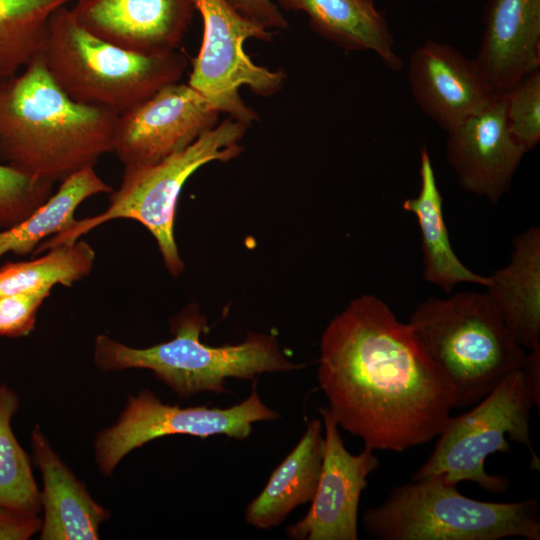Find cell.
<instances>
[{"label": "cell", "mask_w": 540, "mask_h": 540, "mask_svg": "<svg viewBox=\"0 0 540 540\" xmlns=\"http://www.w3.org/2000/svg\"><path fill=\"white\" fill-rule=\"evenodd\" d=\"M71 1L0 0V82L41 53L51 16Z\"/></svg>", "instance_id": "obj_23"}, {"label": "cell", "mask_w": 540, "mask_h": 540, "mask_svg": "<svg viewBox=\"0 0 540 540\" xmlns=\"http://www.w3.org/2000/svg\"><path fill=\"white\" fill-rule=\"evenodd\" d=\"M447 134L446 159L459 186L496 205L525 155L508 129L502 95Z\"/></svg>", "instance_id": "obj_13"}, {"label": "cell", "mask_w": 540, "mask_h": 540, "mask_svg": "<svg viewBox=\"0 0 540 540\" xmlns=\"http://www.w3.org/2000/svg\"><path fill=\"white\" fill-rule=\"evenodd\" d=\"M420 190L407 198L402 208L412 213L421 233L422 274L424 280L451 294L459 283L484 286L487 276L467 268L452 249L443 214V198L426 145L420 149Z\"/></svg>", "instance_id": "obj_21"}, {"label": "cell", "mask_w": 540, "mask_h": 540, "mask_svg": "<svg viewBox=\"0 0 540 540\" xmlns=\"http://www.w3.org/2000/svg\"><path fill=\"white\" fill-rule=\"evenodd\" d=\"M285 10L303 11L313 31L352 51L376 53L392 70L403 68L395 41L374 0H277Z\"/></svg>", "instance_id": "obj_20"}, {"label": "cell", "mask_w": 540, "mask_h": 540, "mask_svg": "<svg viewBox=\"0 0 540 540\" xmlns=\"http://www.w3.org/2000/svg\"><path fill=\"white\" fill-rule=\"evenodd\" d=\"M409 325L455 395V408L486 397L526 355L486 292L463 291L419 303Z\"/></svg>", "instance_id": "obj_4"}, {"label": "cell", "mask_w": 540, "mask_h": 540, "mask_svg": "<svg viewBox=\"0 0 540 540\" xmlns=\"http://www.w3.org/2000/svg\"><path fill=\"white\" fill-rule=\"evenodd\" d=\"M475 58L496 94L540 68V0H490Z\"/></svg>", "instance_id": "obj_16"}, {"label": "cell", "mask_w": 540, "mask_h": 540, "mask_svg": "<svg viewBox=\"0 0 540 540\" xmlns=\"http://www.w3.org/2000/svg\"><path fill=\"white\" fill-rule=\"evenodd\" d=\"M501 95L508 129L527 153L540 141V70L525 76Z\"/></svg>", "instance_id": "obj_26"}, {"label": "cell", "mask_w": 540, "mask_h": 540, "mask_svg": "<svg viewBox=\"0 0 540 540\" xmlns=\"http://www.w3.org/2000/svg\"><path fill=\"white\" fill-rule=\"evenodd\" d=\"M51 288L18 293L0 298V336L29 335L36 324L38 309L50 295Z\"/></svg>", "instance_id": "obj_28"}, {"label": "cell", "mask_w": 540, "mask_h": 540, "mask_svg": "<svg viewBox=\"0 0 540 540\" xmlns=\"http://www.w3.org/2000/svg\"><path fill=\"white\" fill-rule=\"evenodd\" d=\"M202 16L201 48L192 61L188 84L220 113L247 127L258 120L245 104L240 88L268 97L285 84L282 70L255 64L244 50V42L254 38L271 41L273 33L239 13L227 0H194Z\"/></svg>", "instance_id": "obj_9"}, {"label": "cell", "mask_w": 540, "mask_h": 540, "mask_svg": "<svg viewBox=\"0 0 540 540\" xmlns=\"http://www.w3.org/2000/svg\"><path fill=\"white\" fill-rule=\"evenodd\" d=\"M239 13L265 29L284 30L289 24L271 0H227Z\"/></svg>", "instance_id": "obj_29"}, {"label": "cell", "mask_w": 540, "mask_h": 540, "mask_svg": "<svg viewBox=\"0 0 540 540\" xmlns=\"http://www.w3.org/2000/svg\"><path fill=\"white\" fill-rule=\"evenodd\" d=\"M40 56L56 84L74 101L118 115L170 83L188 65L178 52L143 55L83 28L66 6L51 16Z\"/></svg>", "instance_id": "obj_5"}, {"label": "cell", "mask_w": 540, "mask_h": 540, "mask_svg": "<svg viewBox=\"0 0 540 540\" xmlns=\"http://www.w3.org/2000/svg\"><path fill=\"white\" fill-rule=\"evenodd\" d=\"M523 367L528 391L535 403L539 407L540 403V347L529 350Z\"/></svg>", "instance_id": "obj_31"}, {"label": "cell", "mask_w": 540, "mask_h": 540, "mask_svg": "<svg viewBox=\"0 0 540 540\" xmlns=\"http://www.w3.org/2000/svg\"><path fill=\"white\" fill-rule=\"evenodd\" d=\"M87 31L143 55H166L182 42L194 0H77L70 9Z\"/></svg>", "instance_id": "obj_15"}, {"label": "cell", "mask_w": 540, "mask_h": 540, "mask_svg": "<svg viewBox=\"0 0 540 540\" xmlns=\"http://www.w3.org/2000/svg\"><path fill=\"white\" fill-rule=\"evenodd\" d=\"M219 115L188 83H170L118 115L113 152L124 166L159 162L213 129Z\"/></svg>", "instance_id": "obj_11"}, {"label": "cell", "mask_w": 540, "mask_h": 540, "mask_svg": "<svg viewBox=\"0 0 540 540\" xmlns=\"http://www.w3.org/2000/svg\"><path fill=\"white\" fill-rule=\"evenodd\" d=\"M117 117L71 99L39 54L0 82V160L35 179L62 182L113 151Z\"/></svg>", "instance_id": "obj_2"}, {"label": "cell", "mask_w": 540, "mask_h": 540, "mask_svg": "<svg viewBox=\"0 0 540 540\" xmlns=\"http://www.w3.org/2000/svg\"><path fill=\"white\" fill-rule=\"evenodd\" d=\"M509 263L487 276L486 293L517 343L540 347V229L531 226L512 240Z\"/></svg>", "instance_id": "obj_18"}, {"label": "cell", "mask_w": 540, "mask_h": 540, "mask_svg": "<svg viewBox=\"0 0 540 540\" xmlns=\"http://www.w3.org/2000/svg\"><path fill=\"white\" fill-rule=\"evenodd\" d=\"M380 540H540L538 500L485 502L468 498L441 475L395 487L362 517Z\"/></svg>", "instance_id": "obj_7"}, {"label": "cell", "mask_w": 540, "mask_h": 540, "mask_svg": "<svg viewBox=\"0 0 540 540\" xmlns=\"http://www.w3.org/2000/svg\"><path fill=\"white\" fill-rule=\"evenodd\" d=\"M319 411L325 435L318 485L308 512L290 525L286 534L294 540H357L360 497L379 459L367 447L357 455L351 454L329 408Z\"/></svg>", "instance_id": "obj_12"}, {"label": "cell", "mask_w": 540, "mask_h": 540, "mask_svg": "<svg viewBox=\"0 0 540 540\" xmlns=\"http://www.w3.org/2000/svg\"><path fill=\"white\" fill-rule=\"evenodd\" d=\"M112 192L94 167L79 170L60 182L58 190L27 218L0 231V258L7 253L22 256L33 253L46 238L75 224L74 213L84 200Z\"/></svg>", "instance_id": "obj_22"}, {"label": "cell", "mask_w": 540, "mask_h": 540, "mask_svg": "<svg viewBox=\"0 0 540 540\" xmlns=\"http://www.w3.org/2000/svg\"><path fill=\"white\" fill-rule=\"evenodd\" d=\"M534 406L523 370L512 371L474 408L450 416L433 452L412 481L441 475L451 485L471 481L488 492H504L509 479L488 474L485 460L492 453L509 452V439L525 445L531 453V467L540 469L530 438V411Z\"/></svg>", "instance_id": "obj_8"}, {"label": "cell", "mask_w": 540, "mask_h": 540, "mask_svg": "<svg viewBox=\"0 0 540 540\" xmlns=\"http://www.w3.org/2000/svg\"><path fill=\"white\" fill-rule=\"evenodd\" d=\"M41 525L38 515L0 507V540H28L40 531Z\"/></svg>", "instance_id": "obj_30"}, {"label": "cell", "mask_w": 540, "mask_h": 540, "mask_svg": "<svg viewBox=\"0 0 540 540\" xmlns=\"http://www.w3.org/2000/svg\"><path fill=\"white\" fill-rule=\"evenodd\" d=\"M247 126L227 118L192 144L163 160L147 165L124 166L121 184L112 192L107 209L93 217L76 220L69 229L41 242L33 254L75 243L97 226L113 219L128 218L143 224L155 238L163 262L175 277L184 270L174 236L175 212L188 178L212 161L226 162L243 151L239 142Z\"/></svg>", "instance_id": "obj_6"}, {"label": "cell", "mask_w": 540, "mask_h": 540, "mask_svg": "<svg viewBox=\"0 0 540 540\" xmlns=\"http://www.w3.org/2000/svg\"><path fill=\"white\" fill-rule=\"evenodd\" d=\"M407 74L417 105L446 132L498 96L476 60L447 43L419 45L410 55Z\"/></svg>", "instance_id": "obj_14"}, {"label": "cell", "mask_w": 540, "mask_h": 540, "mask_svg": "<svg viewBox=\"0 0 540 540\" xmlns=\"http://www.w3.org/2000/svg\"><path fill=\"white\" fill-rule=\"evenodd\" d=\"M317 378L338 426L372 450L431 441L455 408L453 388L412 327L371 294L326 326Z\"/></svg>", "instance_id": "obj_1"}, {"label": "cell", "mask_w": 540, "mask_h": 540, "mask_svg": "<svg viewBox=\"0 0 540 540\" xmlns=\"http://www.w3.org/2000/svg\"><path fill=\"white\" fill-rule=\"evenodd\" d=\"M279 417L262 402L256 382L246 399L227 408L168 405L145 389L130 395L117 421L98 432L94 440L95 460L100 473L110 476L127 454L157 438L183 434L200 438L225 435L244 440L255 422Z\"/></svg>", "instance_id": "obj_10"}, {"label": "cell", "mask_w": 540, "mask_h": 540, "mask_svg": "<svg viewBox=\"0 0 540 540\" xmlns=\"http://www.w3.org/2000/svg\"><path fill=\"white\" fill-rule=\"evenodd\" d=\"M206 328V317L192 303L171 318L174 337L169 341L134 348L107 335H98L94 341V363L102 371L150 370L184 398L201 392L228 393V378L253 379L258 374L301 367L289 361L275 335L249 333L241 343L216 347L201 342Z\"/></svg>", "instance_id": "obj_3"}, {"label": "cell", "mask_w": 540, "mask_h": 540, "mask_svg": "<svg viewBox=\"0 0 540 540\" xmlns=\"http://www.w3.org/2000/svg\"><path fill=\"white\" fill-rule=\"evenodd\" d=\"M19 405L17 394L0 384V507L38 515L42 509L40 490L29 456L11 426Z\"/></svg>", "instance_id": "obj_25"}, {"label": "cell", "mask_w": 540, "mask_h": 540, "mask_svg": "<svg viewBox=\"0 0 540 540\" xmlns=\"http://www.w3.org/2000/svg\"><path fill=\"white\" fill-rule=\"evenodd\" d=\"M95 262V251L86 242L49 249L31 261L7 263L0 267V298L8 295L53 288L71 287L86 277Z\"/></svg>", "instance_id": "obj_24"}, {"label": "cell", "mask_w": 540, "mask_h": 540, "mask_svg": "<svg viewBox=\"0 0 540 540\" xmlns=\"http://www.w3.org/2000/svg\"><path fill=\"white\" fill-rule=\"evenodd\" d=\"M53 186V182L0 164V228H10L27 218L52 195Z\"/></svg>", "instance_id": "obj_27"}, {"label": "cell", "mask_w": 540, "mask_h": 540, "mask_svg": "<svg viewBox=\"0 0 540 540\" xmlns=\"http://www.w3.org/2000/svg\"><path fill=\"white\" fill-rule=\"evenodd\" d=\"M31 445L40 469L44 519L41 540H97L99 528L110 513L89 494L86 486L51 447L39 425L31 433Z\"/></svg>", "instance_id": "obj_17"}, {"label": "cell", "mask_w": 540, "mask_h": 540, "mask_svg": "<svg viewBox=\"0 0 540 540\" xmlns=\"http://www.w3.org/2000/svg\"><path fill=\"white\" fill-rule=\"evenodd\" d=\"M323 450V423L313 419L262 491L247 505L246 522L268 530L280 525L296 507L310 502L318 485Z\"/></svg>", "instance_id": "obj_19"}]
</instances>
